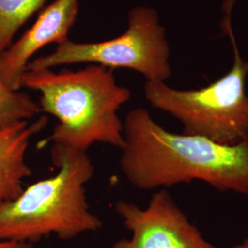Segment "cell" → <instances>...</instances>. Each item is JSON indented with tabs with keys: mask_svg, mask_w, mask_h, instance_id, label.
Masks as SVG:
<instances>
[{
	"mask_svg": "<svg viewBox=\"0 0 248 248\" xmlns=\"http://www.w3.org/2000/svg\"><path fill=\"white\" fill-rule=\"evenodd\" d=\"M0 248H33L31 244L10 241H0Z\"/></svg>",
	"mask_w": 248,
	"mask_h": 248,
	"instance_id": "11",
	"label": "cell"
},
{
	"mask_svg": "<svg viewBox=\"0 0 248 248\" xmlns=\"http://www.w3.org/2000/svg\"><path fill=\"white\" fill-rule=\"evenodd\" d=\"M51 152L57 173L23 188L16 199L0 204V241L32 245L51 234L70 240L102 227L86 197L85 185L95 171L88 153L55 147Z\"/></svg>",
	"mask_w": 248,
	"mask_h": 248,
	"instance_id": "3",
	"label": "cell"
},
{
	"mask_svg": "<svg viewBox=\"0 0 248 248\" xmlns=\"http://www.w3.org/2000/svg\"><path fill=\"white\" fill-rule=\"evenodd\" d=\"M120 167L136 188H168L201 180L222 192L248 195V136L232 145L171 133L142 108L124 119Z\"/></svg>",
	"mask_w": 248,
	"mask_h": 248,
	"instance_id": "1",
	"label": "cell"
},
{
	"mask_svg": "<svg viewBox=\"0 0 248 248\" xmlns=\"http://www.w3.org/2000/svg\"><path fill=\"white\" fill-rule=\"evenodd\" d=\"M48 123L46 116H41L32 123L22 121L0 128V204L22 192L23 180L32 173L27 164V150Z\"/></svg>",
	"mask_w": 248,
	"mask_h": 248,
	"instance_id": "8",
	"label": "cell"
},
{
	"mask_svg": "<svg viewBox=\"0 0 248 248\" xmlns=\"http://www.w3.org/2000/svg\"><path fill=\"white\" fill-rule=\"evenodd\" d=\"M114 210L132 237L119 240L112 248H218L189 222L166 188L154 193L144 209L121 200Z\"/></svg>",
	"mask_w": 248,
	"mask_h": 248,
	"instance_id": "6",
	"label": "cell"
},
{
	"mask_svg": "<svg viewBox=\"0 0 248 248\" xmlns=\"http://www.w3.org/2000/svg\"><path fill=\"white\" fill-rule=\"evenodd\" d=\"M40 93L42 112L55 117L57 124L45 142L73 153H87L96 142L123 149L124 124L120 108L132 97L117 83L112 69L88 64L78 70H26L22 88Z\"/></svg>",
	"mask_w": 248,
	"mask_h": 248,
	"instance_id": "2",
	"label": "cell"
},
{
	"mask_svg": "<svg viewBox=\"0 0 248 248\" xmlns=\"http://www.w3.org/2000/svg\"><path fill=\"white\" fill-rule=\"evenodd\" d=\"M79 12V0H54L39 12L34 23L17 42L0 53V79L13 91H20L27 66L47 45L66 41Z\"/></svg>",
	"mask_w": 248,
	"mask_h": 248,
	"instance_id": "7",
	"label": "cell"
},
{
	"mask_svg": "<svg viewBox=\"0 0 248 248\" xmlns=\"http://www.w3.org/2000/svg\"><path fill=\"white\" fill-rule=\"evenodd\" d=\"M46 1L0 0V53L12 45L18 30L44 8Z\"/></svg>",
	"mask_w": 248,
	"mask_h": 248,
	"instance_id": "9",
	"label": "cell"
},
{
	"mask_svg": "<svg viewBox=\"0 0 248 248\" xmlns=\"http://www.w3.org/2000/svg\"><path fill=\"white\" fill-rule=\"evenodd\" d=\"M228 248H248V238L244 240L242 243H240L238 245H235V246H232V247Z\"/></svg>",
	"mask_w": 248,
	"mask_h": 248,
	"instance_id": "12",
	"label": "cell"
},
{
	"mask_svg": "<svg viewBox=\"0 0 248 248\" xmlns=\"http://www.w3.org/2000/svg\"><path fill=\"white\" fill-rule=\"evenodd\" d=\"M41 112L39 103L29 95L11 90L0 79V128L29 121Z\"/></svg>",
	"mask_w": 248,
	"mask_h": 248,
	"instance_id": "10",
	"label": "cell"
},
{
	"mask_svg": "<svg viewBox=\"0 0 248 248\" xmlns=\"http://www.w3.org/2000/svg\"><path fill=\"white\" fill-rule=\"evenodd\" d=\"M170 47L157 11L138 6L128 14L123 34L96 43L67 39L49 54L32 59L26 70L53 69L75 63L98 64L108 69L126 68L141 74L145 81H164L171 77Z\"/></svg>",
	"mask_w": 248,
	"mask_h": 248,
	"instance_id": "5",
	"label": "cell"
},
{
	"mask_svg": "<svg viewBox=\"0 0 248 248\" xmlns=\"http://www.w3.org/2000/svg\"><path fill=\"white\" fill-rule=\"evenodd\" d=\"M235 0L225 2L223 32L233 48V63L222 78L196 89H177L164 81H145L144 98L152 106L169 113L183 125V133L232 145L248 136V62L239 53L232 27Z\"/></svg>",
	"mask_w": 248,
	"mask_h": 248,
	"instance_id": "4",
	"label": "cell"
}]
</instances>
